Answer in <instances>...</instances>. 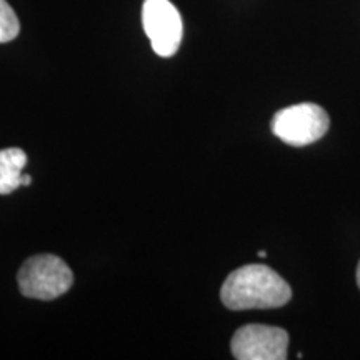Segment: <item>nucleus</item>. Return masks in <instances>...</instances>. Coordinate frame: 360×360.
<instances>
[{
  "label": "nucleus",
  "instance_id": "obj_7",
  "mask_svg": "<svg viewBox=\"0 0 360 360\" xmlns=\"http://www.w3.org/2000/svg\"><path fill=\"white\" fill-rule=\"evenodd\" d=\"M20 24L13 8L6 0H0V44L11 42L19 35Z\"/></svg>",
  "mask_w": 360,
  "mask_h": 360
},
{
  "label": "nucleus",
  "instance_id": "obj_8",
  "mask_svg": "<svg viewBox=\"0 0 360 360\" xmlns=\"http://www.w3.org/2000/svg\"><path fill=\"white\" fill-rule=\"evenodd\" d=\"M30 184H32V179H30V175L29 174H24V179H22V186L29 187Z\"/></svg>",
  "mask_w": 360,
  "mask_h": 360
},
{
  "label": "nucleus",
  "instance_id": "obj_6",
  "mask_svg": "<svg viewBox=\"0 0 360 360\" xmlns=\"http://www.w3.org/2000/svg\"><path fill=\"white\" fill-rule=\"evenodd\" d=\"M27 154L22 148L0 150V195H8L22 186Z\"/></svg>",
  "mask_w": 360,
  "mask_h": 360
},
{
  "label": "nucleus",
  "instance_id": "obj_9",
  "mask_svg": "<svg viewBox=\"0 0 360 360\" xmlns=\"http://www.w3.org/2000/svg\"><path fill=\"white\" fill-rule=\"evenodd\" d=\"M357 283H359V289H360V262H359V267H357Z\"/></svg>",
  "mask_w": 360,
  "mask_h": 360
},
{
  "label": "nucleus",
  "instance_id": "obj_2",
  "mask_svg": "<svg viewBox=\"0 0 360 360\" xmlns=\"http://www.w3.org/2000/svg\"><path fill=\"white\" fill-rule=\"evenodd\" d=\"M17 281L22 295L37 300H53L70 289L74 274L62 259L42 254L25 260L17 274Z\"/></svg>",
  "mask_w": 360,
  "mask_h": 360
},
{
  "label": "nucleus",
  "instance_id": "obj_3",
  "mask_svg": "<svg viewBox=\"0 0 360 360\" xmlns=\"http://www.w3.org/2000/svg\"><path fill=\"white\" fill-rule=\"evenodd\" d=\"M330 127L328 114L317 103H297L285 107L274 115L270 129L282 142L294 147H304L317 142Z\"/></svg>",
  "mask_w": 360,
  "mask_h": 360
},
{
  "label": "nucleus",
  "instance_id": "obj_10",
  "mask_svg": "<svg viewBox=\"0 0 360 360\" xmlns=\"http://www.w3.org/2000/svg\"><path fill=\"white\" fill-rule=\"evenodd\" d=\"M257 255H259V257H262V259H264V257H267V252H265V250H260Z\"/></svg>",
  "mask_w": 360,
  "mask_h": 360
},
{
  "label": "nucleus",
  "instance_id": "obj_4",
  "mask_svg": "<svg viewBox=\"0 0 360 360\" xmlns=\"http://www.w3.org/2000/svg\"><path fill=\"white\" fill-rule=\"evenodd\" d=\"M142 24L157 56L172 57L184 37L182 15L170 0H146Z\"/></svg>",
  "mask_w": 360,
  "mask_h": 360
},
{
  "label": "nucleus",
  "instance_id": "obj_5",
  "mask_svg": "<svg viewBox=\"0 0 360 360\" xmlns=\"http://www.w3.org/2000/svg\"><path fill=\"white\" fill-rule=\"evenodd\" d=\"M231 349L238 360H283L287 359L289 334L281 327L249 323L233 334Z\"/></svg>",
  "mask_w": 360,
  "mask_h": 360
},
{
  "label": "nucleus",
  "instance_id": "obj_1",
  "mask_svg": "<svg viewBox=\"0 0 360 360\" xmlns=\"http://www.w3.org/2000/svg\"><path fill=\"white\" fill-rule=\"evenodd\" d=\"M220 299L231 310L278 309L292 299V289L276 270L264 264H249L225 278Z\"/></svg>",
  "mask_w": 360,
  "mask_h": 360
}]
</instances>
